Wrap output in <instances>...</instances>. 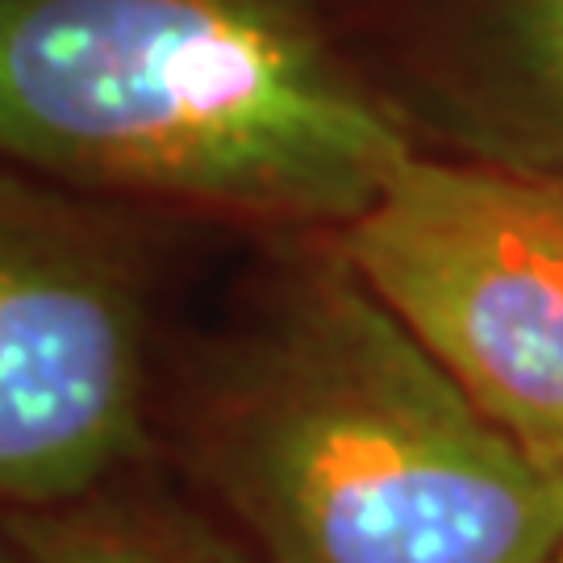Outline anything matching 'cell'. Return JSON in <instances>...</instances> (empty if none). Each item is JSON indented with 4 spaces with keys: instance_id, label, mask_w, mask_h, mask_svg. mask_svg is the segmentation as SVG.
<instances>
[{
    "instance_id": "obj_2",
    "label": "cell",
    "mask_w": 563,
    "mask_h": 563,
    "mask_svg": "<svg viewBox=\"0 0 563 563\" xmlns=\"http://www.w3.org/2000/svg\"><path fill=\"white\" fill-rule=\"evenodd\" d=\"M197 439L263 563H547L563 543V463L505 434L342 255L225 346Z\"/></svg>"
},
{
    "instance_id": "obj_3",
    "label": "cell",
    "mask_w": 563,
    "mask_h": 563,
    "mask_svg": "<svg viewBox=\"0 0 563 563\" xmlns=\"http://www.w3.org/2000/svg\"><path fill=\"white\" fill-rule=\"evenodd\" d=\"M339 255L505 434L563 463L560 184L413 151Z\"/></svg>"
},
{
    "instance_id": "obj_4",
    "label": "cell",
    "mask_w": 563,
    "mask_h": 563,
    "mask_svg": "<svg viewBox=\"0 0 563 563\" xmlns=\"http://www.w3.org/2000/svg\"><path fill=\"white\" fill-rule=\"evenodd\" d=\"M146 376L125 239L0 155V514L118 481L146 446Z\"/></svg>"
},
{
    "instance_id": "obj_7",
    "label": "cell",
    "mask_w": 563,
    "mask_h": 563,
    "mask_svg": "<svg viewBox=\"0 0 563 563\" xmlns=\"http://www.w3.org/2000/svg\"><path fill=\"white\" fill-rule=\"evenodd\" d=\"M0 563H25V555L18 551V543L4 534V526H0Z\"/></svg>"
},
{
    "instance_id": "obj_6",
    "label": "cell",
    "mask_w": 563,
    "mask_h": 563,
    "mask_svg": "<svg viewBox=\"0 0 563 563\" xmlns=\"http://www.w3.org/2000/svg\"><path fill=\"white\" fill-rule=\"evenodd\" d=\"M25 563H260L172 493L118 481L46 509L0 514Z\"/></svg>"
},
{
    "instance_id": "obj_5",
    "label": "cell",
    "mask_w": 563,
    "mask_h": 563,
    "mask_svg": "<svg viewBox=\"0 0 563 563\" xmlns=\"http://www.w3.org/2000/svg\"><path fill=\"white\" fill-rule=\"evenodd\" d=\"M460 104L484 163L563 188V0H493Z\"/></svg>"
},
{
    "instance_id": "obj_8",
    "label": "cell",
    "mask_w": 563,
    "mask_h": 563,
    "mask_svg": "<svg viewBox=\"0 0 563 563\" xmlns=\"http://www.w3.org/2000/svg\"><path fill=\"white\" fill-rule=\"evenodd\" d=\"M547 563H563V543H560V551H555V555H551Z\"/></svg>"
},
{
    "instance_id": "obj_1",
    "label": "cell",
    "mask_w": 563,
    "mask_h": 563,
    "mask_svg": "<svg viewBox=\"0 0 563 563\" xmlns=\"http://www.w3.org/2000/svg\"><path fill=\"white\" fill-rule=\"evenodd\" d=\"M0 155L76 197L346 230L413 142L309 0H0Z\"/></svg>"
}]
</instances>
